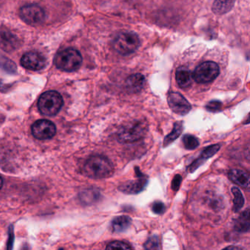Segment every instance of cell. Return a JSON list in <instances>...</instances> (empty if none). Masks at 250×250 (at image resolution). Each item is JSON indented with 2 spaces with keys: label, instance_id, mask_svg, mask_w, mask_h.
<instances>
[{
  "label": "cell",
  "instance_id": "1",
  "mask_svg": "<svg viewBox=\"0 0 250 250\" xmlns=\"http://www.w3.org/2000/svg\"><path fill=\"white\" fill-rule=\"evenodd\" d=\"M84 173L93 179H104L109 178L114 172L112 162L102 156H90L83 167Z\"/></svg>",
  "mask_w": 250,
  "mask_h": 250
},
{
  "label": "cell",
  "instance_id": "2",
  "mask_svg": "<svg viewBox=\"0 0 250 250\" xmlns=\"http://www.w3.org/2000/svg\"><path fill=\"white\" fill-rule=\"evenodd\" d=\"M148 131V125L144 120H137L123 126L118 131V140L123 144L135 143L143 139Z\"/></svg>",
  "mask_w": 250,
  "mask_h": 250
},
{
  "label": "cell",
  "instance_id": "3",
  "mask_svg": "<svg viewBox=\"0 0 250 250\" xmlns=\"http://www.w3.org/2000/svg\"><path fill=\"white\" fill-rule=\"evenodd\" d=\"M55 64L58 69L67 72H73L77 71L81 67L83 57L77 49L68 48L57 54Z\"/></svg>",
  "mask_w": 250,
  "mask_h": 250
},
{
  "label": "cell",
  "instance_id": "4",
  "mask_svg": "<svg viewBox=\"0 0 250 250\" xmlns=\"http://www.w3.org/2000/svg\"><path fill=\"white\" fill-rule=\"evenodd\" d=\"M63 105V99L58 92L50 90L45 92L39 98L38 107L42 115L55 116L61 111Z\"/></svg>",
  "mask_w": 250,
  "mask_h": 250
},
{
  "label": "cell",
  "instance_id": "5",
  "mask_svg": "<svg viewBox=\"0 0 250 250\" xmlns=\"http://www.w3.org/2000/svg\"><path fill=\"white\" fill-rule=\"evenodd\" d=\"M140 46V38L133 32L120 33L113 42L114 49L122 55H131L136 52Z\"/></svg>",
  "mask_w": 250,
  "mask_h": 250
},
{
  "label": "cell",
  "instance_id": "6",
  "mask_svg": "<svg viewBox=\"0 0 250 250\" xmlns=\"http://www.w3.org/2000/svg\"><path fill=\"white\" fill-rule=\"evenodd\" d=\"M219 67L216 62L207 61L200 64L192 74V78L199 84L211 83L219 76Z\"/></svg>",
  "mask_w": 250,
  "mask_h": 250
},
{
  "label": "cell",
  "instance_id": "7",
  "mask_svg": "<svg viewBox=\"0 0 250 250\" xmlns=\"http://www.w3.org/2000/svg\"><path fill=\"white\" fill-rule=\"evenodd\" d=\"M20 17L29 25L39 26L44 22L46 13L39 5L29 4L20 9Z\"/></svg>",
  "mask_w": 250,
  "mask_h": 250
},
{
  "label": "cell",
  "instance_id": "8",
  "mask_svg": "<svg viewBox=\"0 0 250 250\" xmlns=\"http://www.w3.org/2000/svg\"><path fill=\"white\" fill-rule=\"evenodd\" d=\"M137 179L135 181H126L118 187V189L127 194H136L141 192L147 187L148 178L147 175L143 174L138 167H135Z\"/></svg>",
  "mask_w": 250,
  "mask_h": 250
},
{
  "label": "cell",
  "instance_id": "9",
  "mask_svg": "<svg viewBox=\"0 0 250 250\" xmlns=\"http://www.w3.org/2000/svg\"><path fill=\"white\" fill-rule=\"evenodd\" d=\"M57 128L52 121L39 120L32 125V134L35 138L40 140H49L56 134Z\"/></svg>",
  "mask_w": 250,
  "mask_h": 250
},
{
  "label": "cell",
  "instance_id": "10",
  "mask_svg": "<svg viewBox=\"0 0 250 250\" xmlns=\"http://www.w3.org/2000/svg\"><path fill=\"white\" fill-rule=\"evenodd\" d=\"M167 102L169 108L177 115L184 116L191 111V106L189 102L178 92L169 93L167 96Z\"/></svg>",
  "mask_w": 250,
  "mask_h": 250
},
{
  "label": "cell",
  "instance_id": "11",
  "mask_svg": "<svg viewBox=\"0 0 250 250\" xmlns=\"http://www.w3.org/2000/svg\"><path fill=\"white\" fill-rule=\"evenodd\" d=\"M21 65L30 71H41L46 67V58L38 52H27L21 58Z\"/></svg>",
  "mask_w": 250,
  "mask_h": 250
},
{
  "label": "cell",
  "instance_id": "12",
  "mask_svg": "<svg viewBox=\"0 0 250 250\" xmlns=\"http://www.w3.org/2000/svg\"><path fill=\"white\" fill-rule=\"evenodd\" d=\"M220 147L221 146L219 144L212 145V146L206 147V148L202 151L200 156H199L196 160H194L192 164H191V165L188 166V172H191V173L194 172L196 169H198L200 166H202L208 159L214 156V155L219 151Z\"/></svg>",
  "mask_w": 250,
  "mask_h": 250
},
{
  "label": "cell",
  "instance_id": "13",
  "mask_svg": "<svg viewBox=\"0 0 250 250\" xmlns=\"http://www.w3.org/2000/svg\"><path fill=\"white\" fill-rule=\"evenodd\" d=\"M20 40L14 33L8 30H0V49L5 52H12L19 46Z\"/></svg>",
  "mask_w": 250,
  "mask_h": 250
},
{
  "label": "cell",
  "instance_id": "14",
  "mask_svg": "<svg viewBox=\"0 0 250 250\" xmlns=\"http://www.w3.org/2000/svg\"><path fill=\"white\" fill-rule=\"evenodd\" d=\"M146 84V79L141 74L130 76L125 81V87L129 93H137L141 91Z\"/></svg>",
  "mask_w": 250,
  "mask_h": 250
},
{
  "label": "cell",
  "instance_id": "15",
  "mask_svg": "<svg viewBox=\"0 0 250 250\" xmlns=\"http://www.w3.org/2000/svg\"><path fill=\"white\" fill-rule=\"evenodd\" d=\"M228 178L234 184L244 188H250V175L246 171L232 169L228 172Z\"/></svg>",
  "mask_w": 250,
  "mask_h": 250
},
{
  "label": "cell",
  "instance_id": "16",
  "mask_svg": "<svg viewBox=\"0 0 250 250\" xmlns=\"http://www.w3.org/2000/svg\"><path fill=\"white\" fill-rule=\"evenodd\" d=\"M177 83L181 88H188L191 85L192 76L188 68L186 67H179L175 73Z\"/></svg>",
  "mask_w": 250,
  "mask_h": 250
},
{
  "label": "cell",
  "instance_id": "17",
  "mask_svg": "<svg viewBox=\"0 0 250 250\" xmlns=\"http://www.w3.org/2000/svg\"><path fill=\"white\" fill-rule=\"evenodd\" d=\"M235 3V0H214L212 11L216 15H223L229 12Z\"/></svg>",
  "mask_w": 250,
  "mask_h": 250
},
{
  "label": "cell",
  "instance_id": "18",
  "mask_svg": "<svg viewBox=\"0 0 250 250\" xmlns=\"http://www.w3.org/2000/svg\"><path fill=\"white\" fill-rule=\"evenodd\" d=\"M131 218L128 216H118L112 220L111 227L114 232H124L131 225Z\"/></svg>",
  "mask_w": 250,
  "mask_h": 250
},
{
  "label": "cell",
  "instance_id": "19",
  "mask_svg": "<svg viewBox=\"0 0 250 250\" xmlns=\"http://www.w3.org/2000/svg\"><path fill=\"white\" fill-rule=\"evenodd\" d=\"M250 208L241 213V216L235 220L234 229L238 232H247L250 230Z\"/></svg>",
  "mask_w": 250,
  "mask_h": 250
},
{
  "label": "cell",
  "instance_id": "20",
  "mask_svg": "<svg viewBox=\"0 0 250 250\" xmlns=\"http://www.w3.org/2000/svg\"><path fill=\"white\" fill-rule=\"evenodd\" d=\"M183 131H184V123L181 122V121L175 122L174 124L172 131L168 135H167L165 140H164V147H167L169 145L172 144L181 136Z\"/></svg>",
  "mask_w": 250,
  "mask_h": 250
},
{
  "label": "cell",
  "instance_id": "21",
  "mask_svg": "<svg viewBox=\"0 0 250 250\" xmlns=\"http://www.w3.org/2000/svg\"><path fill=\"white\" fill-rule=\"evenodd\" d=\"M231 191H232V194L234 196L233 210L235 212H238V210L242 208L245 200H244L242 192H241V190L238 187H232L231 188Z\"/></svg>",
  "mask_w": 250,
  "mask_h": 250
},
{
  "label": "cell",
  "instance_id": "22",
  "mask_svg": "<svg viewBox=\"0 0 250 250\" xmlns=\"http://www.w3.org/2000/svg\"><path fill=\"white\" fill-rule=\"evenodd\" d=\"M183 143L187 150H192L198 147L200 143L198 139L191 134H186L183 137Z\"/></svg>",
  "mask_w": 250,
  "mask_h": 250
},
{
  "label": "cell",
  "instance_id": "23",
  "mask_svg": "<svg viewBox=\"0 0 250 250\" xmlns=\"http://www.w3.org/2000/svg\"><path fill=\"white\" fill-rule=\"evenodd\" d=\"M82 198L86 203H92L97 201L100 198V193L96 190H87L85 192L83 193Z\"/></svg>",
  "mask_w": 250,
  "mask_h": 250
},
{
  "label": "cell",
  "instance_id": "24",
  "mask_svg": "<svg viewBox=\"0 0 250 250\" xmlns=\"http://www.w3.org/2000/svg\"><path fill=\"white\" fill-rule=\"evenodd\" d=\"M144 248L146 250H160V241L159 237L156 235L150 237L144 244Z\"/></svg>",
  "mask_w": 250,
  "mask_h": 250
},
{
  "label": "cell",
  "instance_id": "25",
  "mask_svg": "<svg viewBox=\"0 0 250 250\" xmlns=\"http://www.w3.org/2000/svg\"><path fill=\"white\" fill-rule=\"evenodd\" d=\"M132 247L129 244L123 241H115L109 243L106 247V250H131Z\"/></svg>",
  "mask_w": 250,
  "mask_h": 250
},
{
  "label": "cell",
  "instance_id": "26",
  "mask_svg": "<svg viewBox=\"0 0 250 250\" xmlns=\"http://www.w3.org/2000/svg\"><path fill=\"white\" fill-rule=\"evenodd\" d=\"M207 203L213 210L222 208V205H223L222 200L219 198V197H216V196L207 197Z\"/></svg>",
  "mask_w": 250,
  "mask_h": 250
},
{
  "label": "cell",
  "instance_id": "27",
  "mask_svg": "<svg viewBox=\"0 0 250 250\" xmlns=\"http://www.w3.org/2000/svg\"><path fill=\"white\" fill-rule=\"evenodd\" d=\"M222 106V102L217 100H213L207 104V105L206 106V109H207L208 112H218L221 111Z\"/></svg>",
  "mask_w": 250,
  "mask_h": 250
},
{
  "label": "cell",
  "instance_id": "28",
  "mask_svg": "<svg viewBox=\"0 0 250 250\" xmlns=\"http://www.w3.org/2000/svg\"><path fill=\"white\" fill-rule=\"evenodd\" d=\"M151 209L156 214L162 215L166 210V206L162 202L156 201L152 205Z\"/></svg>",
  "mask_w": 250,
  "mask_h": 250
},
{
  "label": "cell",
  "instance_id": "29",
  "mask_svg": "<svg viewBox=\"0 0 250 250\" xmlns=\"http://www.w3.org/2000/svg\"><path fill=\"white\" fill-rule=\"evenodd\" d=\"M182 182V177L180 175H176L174 177L172 181V188L173 191H178Z\"/></svg>",
  "mask_w": 250,
  "mask_h": 250
},
{
  "label": "cell",
  "instance_id": "30",
  "mask_svg": "<svg viewBox=\"0 0 250 250\" xmlns=\"http://www.w3.org/2000/svg\"><path fill=\"white\" fill-rule=\"evenodd\" d=\"M225 249H226V250H234V249H236V250H241V249L242 248H241V247H232V246H231V247H228Z\"/></svg>",
  "mask_w": 250,
  "mask_h": 250
},
{
  "label": "cell",
  "instance_id": "31",
  "mask_svg": "<svg viewBox=\"0 0 250 250\" xmlns=\"http://www.w3.org/2000/svg\"><path fill=\"white\" fill-rule=\"evenodd\" d=\"M2 185H3V181H2V178L0 177V189L2 188Z\"/></svg>",
  "mask_w": 250,
  "mask_h": 250
}]
</instances>
